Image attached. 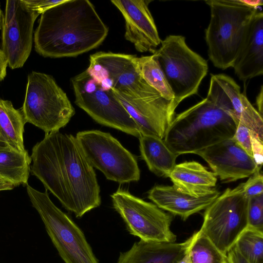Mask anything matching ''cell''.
Instances as JSON below:
<instances>
[{
    "mask_svg": "<svg viewBox=\"0 0 263 263\" xmlns=\"http://www.w3.org/2000/svg\"><path fill=\"white\" fill-rule=\"evenodd\" d=\"M139 139L141 158L149 171L158 176L168 177L176 165L178 156L168 147L163 139L148 135H141Z\"/></svg>",
    "mask_w": 263,
    "mask_h": 263,
    "instance_id": "22",
    "label": "cell"
},
{
    "mask_svg": "<svg viewBox=\"0 0 263 263\" xmlns=\"http://www.w3.org/2000/svg\"><path fill=\"white\" fill-rule=\"evenodd\" d=\"M136 55L99 51L90 55L87 72L102 87L127 96L143 97L159 93L140 75Z\"/></svg>",
    "mask_w": 263,
    "mask_h": 263,
    "instance_id": "12",
    "label": "cell"
},
{
    "mask_svg": "<svg viewBox=\"0 0 263 263\" xmlns=\"http://www.w3.org/2000/svg\"><path fill=\"white\" fill-rule=\"evenodd\" d=\"M75 104L96 122L139 138L137 125L111 89L102 87L85 70L71 79Z\"/></svg>",
    "mask_w": 263,
    "mask_h": 263,
    "instance_id": "10",
    "label": "cell"
},
{
    "mask_svg": "<svg viewBox=\"0 0 263 263\" xmlns=\"http://www.w3.org/2000/svg\"><path fill=\"white\" fill-rule=\"evenodd\" d=\"M30 157L33 175L77 218L100 205L96 173L73 135L46 133Z\"/></svg>",
    "mask_w": 263,
    "mask_h": 263,
    "instance_id": "1",
    "label": "cell"
},
{
    "mask_svg": "<svg viewBox=\"0 0 263 263\" xmlns=\"http://www.w3.org/2000/svg\"><path fill=\"white\" fill-rule=\"evenodd\" d=\"M113 92L137 125L141 135L163 139L174 118L175 110L172 101L165 99L159 93L143 97H133Z\"/></svg>",
    "mask_w": 263,
    "mask_h": 263,
    "instance_id": "14",
    "label": "cell"
},
{
    "mask_svg": "<svg viewBox=\"0 0 263 263\" xmlns=\"http://www.w3.org/2000/svg\"><path fill=\"white\" fill-rule=\"evenodd\" d=\"M231 110L232 106L226 93L210 80L206 97L174 117L163 140L178 156L231 139L236 128Z\"/></svg>",
    "mask_w": 263,
    "mask_h": 263,
    "instance_id": "3",
    "label": "cell"
},
{
    "mask_svg": "<svg viewBox=\"0 0 263 263\" xmlns=\"http://www.w3.org/2000/svg\"><path fill=\"white\" fill-rule=\"evenodd\" d=\"M178 263H192L187 253V251L185 256L178 262Z\"/></svg>",
    "mask_w": 263,
    "mask_h": 263,
    "instance_id": "38",
    "label": "cell"
},
{
    "mask_svg": "<svg viewBox=\"0 0 263 263\" xmlns=\"http://www.w3.org/2000/svg\"><path fill=\"white\" fill-rule=\"evenodd\" d=\"M173 93V109L184 99L197 95L207 74V61L192 50L181 35H169L161 40L153 53Z\"/></svg>",
    "mask_w": 263,
    "mask_h": 263,
    "instance_id": "5",
    "label": "cell"
},
{
    "mask_svg": "<svg viewBox=\"0 0 263 263\" xmlns=\"http://www.w3.org/2000/svg\"><path fill=\"white\" fill-rule=\"evenodd\" d=\"M3 20H4V16L3 14V11L2 10L1 4H0V30L2 29L3 24Z\"/></svg>",
    "mask_w": 263,
    "mask_h": 263,
    "instance_id": "39",
    "label": "cell"
},
{
    "mask_svg": "<svg viewBox=\"0 0 263 263\" xmlns=\"http://www.w3.org/2000/svg\"><path fill=\"white\" fill-rule=\"evenodd\" d=\"M239 1L245 5L257 9V8L260 6H262L263 4V1L262 0L257 1H248V0H239Z\"/></svg>",
    "mask_w": 263,
    "mask_h": 263,
    "instance_id": "37",
    "label": "cell"
},
{
    "mask_svg": "<svg viewBox=\"0 0 263 263\" xmlns=\"http://www.w3.org/2000/svg\"><path fill=\"white\" fill-rule=\"evenodd\" d=\"M111 198L114 208L131 235L144 240L176 241L177 236L171 229L174 217L172 214L121 188L111 195Z\"/></svg>",
    "mask_w": 263,
    "mask_h": 263,
    "instance_id": "11",
    "label": "cell"
},
{
    "mask_svg": "<svg viewBox=\"0 0 263 263\" xmlns=\"http://www.w3.org/2000/svg\"><path fill=\"white\" fill-rule=\"evenodd\" d=\"M23 1L29 8L41 14L50 8L63 3L64 0H23Z\"/></svg>",
    "mask_w": 263,
    "mask_h": 263,
    "instance_id": "31",
    "label": "cell"
},
{
    "mask_svg": "<svg viewBox=\"0 0 263 263\" xmlns=\"http://www.w3.org/2000/svg\"><path fill=\"white\" fill-rule=\"evenodd\" d=\"M21 110L26 122L46 133L59 131L75 114L66 93L53 78L36 71L28 74Z\"/></svg>",
    "mask_w": 263,
    "mask_h": 263,
    "instance_id": "6",
    "label": "cell"
},
{
    "mask_svg": "<svg viewBox=\"0 0 263 263\" xmlns=\"http://www.w3.org/2000/svg\"><path fill=\"white\" fill-rule=\"evenodd\" d=\"M250 136L253 159L256 165L261 168L263 161V141L251 132Z\"/></svg>",
    "mask_w": 263,
    "mask_h": 263,
    "instance_id": "32",
    "label": "cell"
},
{
    "mask_svg": "<svg viewBox=\"0 0 263 263\" xmlns=\"http://www.w3.org/2000/svg\"><path fill=\"white\" fill-rule=\"evenodd\" d=\"M187 250L192 263H227V255L222 254L205 235L198 231L193 235Z\"/></svg>",
    "mask_w": 263,
    "mask_h": 263,
    "instance_id": "26",
    "label": "cell"
},
{
    "mask_svg": "<svg viewBox=\"0 0 263 263\" xmlns=\"http://www.w3.org/2000/svg\"><path fill=\"white\" fill-rule=\"evenodd\" d=\"M227 263H228V262H227Z\"/></svg>",
    "mask_w": 263,
    "mask_h": 263,
    "instance_id": "40",
    "label": "cell"
},
{
    "mask_svg": "<svg viewBox=\"0 0 263 263\" xmlns=\"http://www.w3.org/2000/svg\"><path fill=\"white\" fill-rule=\"evenodd\" d=\"M39 15L23 0L6 1L2 50L10 68L22 67L29 58L32 47L34 24Z\"/></svg>",
    "mask_w": 263,
    "mask_h": 263,
    "instance_id": "13",
    "label": "cell"
},
{
    "mask_svg": "<svg viewBox=\"0 0 263 263\" xmlns=\"http://www.w3.org/2000/svg\"><path fill=\"white\" fill-rule=\"evenodd\" d=\"M8 66V62L6 58L0 49V82L3 81L6 76V69Z\"/></svg>",
    "mask_w": 263,
    "mask_h": 263,
    "instance_id": "34",
    "label": "cell"
},
{
    "mask_svg": "<svg viewBox=\"0 0 263 263\" xmlns=\"http://www.w3.org/2000/svg\"><path fill=\"white\" fill-rule=\"evenodd\" d=\"M168 177L177 190L195 195L213 189L217 181L215 173L195 161L176 164Z\"/></svg>",
    "mask_w": 263,
    "mask_h": 263,
    "instance_id": "20",
    "label": "cell"
},
{
    "mask_svg": "<svg viewBox=\"0 0 263 263\" xmlns=\"http://www.w3.org/2000/svg\"><path fill=\"white\" fill-rule=\"evenodd\" d=\"M75 137L91 166L107 179L121 184L139 180L140 171L136 158L109 133L84 130L78 132Z\"/></svg>",
    "mask_w": 263,
    "mask_h": 263,
    "instance_id": "9",
    "label": "cell"
},
{
    "mask_svg": "<svg viewBox=\"0 0 263 263\" xmlns=\"http://www.w3.org/2000/svg\"><path fill=\"white\" fill-rule=\"evenodd\" d=\"M31 163V157L27 151L21 152L0 145V176L16 186L27 184Z\"/></svg>",
    "mask_w": 263,
    "mask_h": 263,
    "instance_id": "24",
    "label": "cell"
},
{
    "mask_svg": "<svg viewBox=\"0 0 263 263\" xmlns=\"http://www.w3.org/2000/svg\"><path fill=\"white\" fill-rule=\"evenodd\" d=\"M262 102H263V89L261 86L260 90L256 98V104L258 107V112L262 117Z\"/></svg>",
    "mask_w": 263,
    "mask_h": 263,
    "instance_id": "36",
    "label": "cell"
},
{
    "mask_svg": "<svg viewBox=\"0 0 263 263\" xmlns=\"http://www.w3.org/2000/svg\"><path fill=\"white\" fill-rule=\"evenodd\" d=\"M15 186L14 183L0 176V191L11 190Z\"/></svg>",
    "mask_w": 263,
    "mask_h": 263,
    "instance_id": "35",
    "label": "cell"
},
{
    "mask_svg": "<svg viewBox=\"0 0 263 263\" xmlns=\"http://www.w3.org/2000/svg\"><path fill=\"white\" fill-rule=\"evenodd\" d=\"M239 80L246 82L263 74V13H255L241 50L232 66Z\"/></svg>",
    "mask_w": 263,
    "mask_h": 263,
    "instance_id": "18",
    "label": "cell"
},
{
    "mask_svg": "<svg viewBox=\"0 0 263 263\" xmlns=\"http://www.w3.org/2000/svg\"><path fill=\"white\" fill-rule=\"evenodd\" d=\"M108 33L90 1L64 0L41 14L34 48L45 58L76 57L98 47Z\"/></svg>",
    "mask_w": 263,
    "mask_h": 263,
    "instance_id": "2",
    "label": "cell"
},
{
    "mask_svg": "<svg viewBox=\"0 0 263 263\" xmlns=\"http://www.w3.org/2000/svg\"><path fill=\"white\" fill-rule=\"evenodd\" d=\"M26 190L65 263H99L82 231L52 202L47 191L41 192L28 184Z\"/></svg>",
    "mask_w": 263,
    "mask_h": 263,
    "instance_id": "7",
    "label": "cell"
},
{
    "mask_svg": "<svg viewBox=\"0 0 263 263\" xmlns=\"http://www.w3.org/2000/svg\"><path fill=\"white\" fill-rule=\"evenodd\" d=\"M215 77L228 95L233 108L231 115L236 117L250 131L256 135L263 132L262 117L253 106L247 98L240 92V88L230 77L215 74Z\"/></svg>",
    "mask_w": 263,
    "mask_h": 263,
    "instance_id": "21",
    "label": "cell"
},
{
    "mask_svg": "<svg viewBox=\"0 0 263 263\" xmlns=\"http://www.w3.org/2000/svg\"><path fill=\"white\" fill-rule=\"evenodd\" d=\"M201 157L224 182L247 178L258 170L253 158L232 139L222 141L194 153Z\"/></svg>",
    "mask_w": 263,
    "mask_h": 263,
    "instance_id": "15",
    "label": "cell"
},
{
    "mask_svg": "<svg viewBox=\"0 0 263 263\" xmlns=\"http://www.w3.org/2000/svg\"><path fill=\"white\" fill-rule=\"evenodd\" d=\"M248 227L263 232V194L248 198Z\"/></svg>",
    "mask_w": 263,
    "mask_h": 263,
    "instance_id": "28",
    "label": "cell"
},
{
    "mask_svg": "<svg viewBox=\"0 0 263 263\" xmlns=\"http://www.w3.org/2000/svg\"><path fill=\"white\" fill-rule=\"evenodd\" d=\"M137 69L145 81L168 101L174 99L173 93L154 54L135 58Z\"/></svg>",
    "mask_w": 263,
    "mask_h": 263,
    "instance_id": "25",
    "label": "cell"
},
{
    "mask_svg": "<svg viewBox=\"0 0 263 263\" xmlns=\"http://www.w3.org/2000/svg\"><path fill=\"white\" fill-rule=\"evenodd\" d=\"M205 3L210 9V22L205 30L209 58L215 67L225 70L232 67L258 10L239 0Z\"/></svg>",
    "mask_w": 263,
    "mask_h": 263,
    "instance_id": "4",
    "label": "cell"
},
{
    "mask_svg": "<svg viewBox=\"0 0 263 263\" xmlns=\"http://www.w3.org/2000/svg\"><path fill=\"white\" fill-rule=\"evenodd\" d=\"M26 123L22 110L14 108L11 101L0 99V145L26 151L23 140Z\"/></svg>",
    "mask_w": 263,
    "mask_h": 263,
    "instance_id": "23",
    "label": "cell"
},
{
    "mask_svg": "<svg viewBox=\"0 0 263 263\" xmlns=\"http://www.w3.org/2000/svg\"><path fill=\"white\" fill-rule=\"evenodd\" d=\"M111 2L124 18L125 39L132 43L138 51L153 54L161 40L148 8L151 1L113 0Z\"/></svg>",
    "mask_w": 263,
    "mask_h": 263,
    "instance_id": "16",
    "label": "cell"
},
{
    "mask_svg": "<svg viewBox=\"0 0 263 263\" xmlns=\"http://www.w3.org/2000/svg\"><path fill=\"white\" fill-rule=\"evenodd\" d=\"M220 195L214 188L195 195L181 192L173 185H157L148 191V198L159 208L185 221L206 209Z\"/></svg>",
    "mask_w": 263,
    "mask_h": 263,
    "instance_id": "17",
    "label": "cell"
},
{
    "mask_svg": "<svg viewBox=\"0 0 263 263\" xmlns=\"http://www.w3.org/2000/svg\"><path fill=\"white\" fill-rule=\"evenodd\" d=\"M231 117L233 119L236 125L235 134L232 138L248 155L252 157L250 132L249 129L236 118L233 116Z\"/></svg>",
    "mask_w": 263,
    "mask_h": 263,
    "instance_id": "29",
    "label": "cell"
},
{
    "mask_svg": "<svg viewBox=\"0 0 263 263\" xmlns=\"http://www.w3.org/2000/svg\"><path fill=\"white\" fill-rule=\"evenodd\" d=\"M234 245L249 263H263V232L248 227Z\"/></svg>",
    "mask_w": 263,
    "mask_h": 263,
    "instance_id": "27",
    "label": "cell"
},
{
    "mask_svg": "<svg viewBox=\"0 0 263 263\" xmlns=\"http://www.w3.org/2000/svg\"><path fill=\"white\" fill-rule=\"evenodd\" d=\"M260 171H257L243 183V192L248 198L263 194V176Z\"/></svg>",
    "mask_w": 263,
    "mask_h": 263,
    "instance_id": "30",
    "label": "cell"
},
{
    "mask_svg": "<svg viewBox=\"0 0 263 263\" xmlns=\"http://www.w3.org/2000/svg\"><path fill=\"white\" fill-rule=\"evenodd\" d=\"M193 235L182 242L140 239L126 252H120L117 263H178L185 256Z\"/></svg>",
    "mask_w": 263,
    "mask_h": 263,
    "instance_id": "19",
    "label": "cell"
},
{
    "mask_svg": "<svg viewBox=\"0 0 263 263\" xmlns=\"http://www.w3.org/2000/svg\"><path fill=\"white\" fill-rule=\"evenodd\" d=\"M228 263H249L238 252L234 245L227 254Z\"/></svg>",
    "mask_w": 263,
    "mask_h": 263,
    "instance_id": "33",
    "label": "cell"
},
{
    "mask_svg": "<svg viewBox=\"0 0 263 263\" xmlns=\"http://www.w3.org/2000/svg\"><path fill=\"white\" fill-rule=\"evenodd\" d=\"M248 201L243 183L235 188L227 189L205 209L203 223L198 232L227 255L248 227Z\"/></svg>",
    "mask_w": 263,
    "mask_h": 263,
    "instance_id": "8",
    "label": "cell"
}]
</instances>
